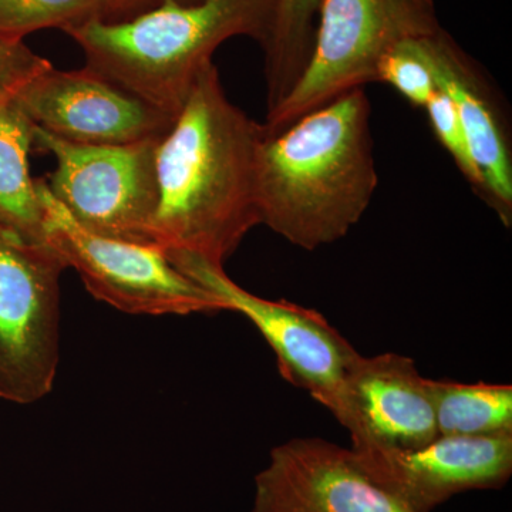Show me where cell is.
Here are the masks:
<instances>
[{
  "label": "cell",
  "mask_w": 512,
  "mask_h": 512,
  "mask_svg": "<svg viewBox=\"0 0 512 512\" xmlns=\"http://www.w3.org/2000/svg\"><path fill=\"white\" fill-rule=\"evenodd\" d=\"M261 136V123L228 99L217 66H205L157 143L151 235L158 247L224 266L261 225L255 183Z\"/></svg>",
  "instance_id": "6da1fadb"
},
{
  "label": "cell",
  "mask_w": 512,
  "mask_h": 512,
  "mask_svg": "<svg viewBox=\"0 0 512 512\" xmlns=\"http://www.w3.org/2000/svg\"><path fill=\"white\" fill-rule=\"evenodd\" d=\"M255 183L261 225L295 247L315 251L345 238L379 185L365 89L342 94L279 133L262 131Z\"/></svg>",
  "instance_id": "7a4b0ae2"
},
{
  "label": "cell",
  "mask_w": 512,
  "mask_h": 512,
  "mask_svg": "<svg viewBox=\"0 0 512 512\" xmlns=\"http://www.w3.org/2000/svg\"><path fill=\"white\" fill-rule=\"evenodd\" d=\"M275 0H161L124 20H93L66 32L86 64L121 89L177 117L215 50L235 36L262 47L274 22Z\"/></svg>",
  "instance_id": "3957f363"
},
{
  "label": "cell",
  "mask_w": 512,
  "mask_h": 512,
  "mask_svg": "<svg viewBox=\"0 0 512 512\" xmlns=\"http://www.w3.org/2000/svg\"><path fill=\"white\" fill-rule=\"evenodd\" d=\"M440 28L436 0H322L308 66L266 113L262 131L279 133L342 94L365 89L394 47Z\"/></svg>",
  "instance_id": "277c9868"
},
{
  "label": "cell",
  "mask_w": 512,
  "mask_h": 512,
  "mask_svg": "<svg viewBox=\"0 0 512 512\" xmlns=\"http://www.w3.org/2000/svg\"><path fill=\"white\" fill-rule=\"evenodd\" d=\"M45 215V239L73 268L87 291L131 315H191L224 311L221 302L183 274L156 244L93 234L70 217L46 180H36Z\"/></svg>",
  "instance_id": "5b68a950"
},
{
  "label": "cell",
  "mask_w": 512,
  "mask_h": 512,
  "mask_svg": "<svg viewBox=\"0 0 512 512\" xmlns=\"http://www.w3.org/2000/svg\"><path fill=\"white\" fill-rule=\"evenodd\" d=\"M49 245L0 225V400L30 404L53 389L60 357V276Z\"/></svg>",
  "instance_id": "8992f818"
},
{
  "label": "cell",
  "mask_w": 512,
  "mask_h": 512,
  "mask_svg": "<svg viewBox=\"0 0 512 512\" xmlns=\"http://www.w3.org/2000/svg\"><path fill=\"white\" fill-rule=\"evenodd\" d=\"M157 143L83 146L37 127L33 138V147L55 157L47 187L80 227L140 244H156L151 227L158 202Z\"/></svg>",
  "instance_id": "52a82bcc"
},
{
  "label": "cell",
  "mask_w": 512,
  "mask_h": 512,
  "mask_svg": "<svg viewBox=\"0 0 512 512\" xmlns=\"http://www.w3.org/2000/svg\"><path fill=\"white\" fill-rule=\"evenodd\" d=\"M183 274L251 320L274 350L282 377L335 414L343 380L359 353L325 316L288 301H269L235 284L224 266L187 252H167Z\"/></svg>",
  "instance_id": "ba28073f"
},
{
  "label": "cell",
  "mask_w": 512,
  "mask_h": 512,
  "mask_svg": "<svg viewBox=\"0 0 512 512\" xmlns=\"http://www.w3.org/2000/svg\"><path fill=\"white\" fill-rule=\"evenodd\" d=\"M13 101L35 127L83 146L160 140L175 120L86 66L70 72L52 66Z\"/></svg>",
  "instance_id": "9c48e42d"
},
{
  "label": "cell",
  "mask_w": 512,
  "mask_h": 512,
  "mask_svg": "<svg viewBox=\"0 0 512 512\" xmlns=\"http://www.w3.org/2000/svg\"><path fill=\"white\" fill-rule=\"evenodd\" d=\"M352 451L363 470L413 512H431L466 491L498 490L512 474V434L437 436L409 450Z\"/></svg>",
  "instance_id": "30bf717a"
},
{
  "label": "cell",
  "mask_w": 512,
  "mask_h": 512,
  "mask_svg": "<svg viewBox=\"0 0 512 512\" xmlns=\"http://www.w3.org/2000/svg\"><path fill=\"white\" fill-rule=\"evenodd\" d=\"M251 512H413L363 470L352 448L293 439L255 477Z\"/></svg>",
  "instance_id": "8fae6325"
},
{
  "label": "cell",
  "mask_w": 512,
  "mask_h": 512,
  "mask_svg": "<svg viewBox=\"0 0 512 512\" xmlns=\"http://www.w3.org/2000/svg\"><path fill=\"white\" fill-rule=\"evenodd\" d=\"M335 419L352 447L409 450L439 436L427 377L410 357L357 355L342 384Z\"/></svg>",
  "instance_id": "7c38bea8"
},
{
  "label": "cell",
  "mask_w": 512,
  "mask_h": 512,
  "mask_svg": "<svg viewBox=\"0 0 512 512\" xmlns=\"http://www.w3.org/2000/svg\"><path fill=\"white\" fill-rule=\"evenodd\" d=\"M409 43L456 107L484 178L485 204L511 228V126L504 101L483 67L443 28Z\"/></svg>",
  "instance_id": "4fadbf2b"
},
{
  "label": "cell",
  "mask_w": 512,
  "mask_h": 512,
  "mask_svg": "<svg viewBox=\"0 0 512 512\" xmlns=\"http://www.w3.org/2000/svg\"><path fill=\"white\" fill-rule=\"evenodd\" d=\"M35 124L15 101L0 107V225L29 244L46 245L45 215L30 175Z\"/></svg>",
  "instance_id": "5bb4252c"
},
{
  "label": "cell",
  "mask_w": 512,
  "mask_h": 512,
  "mask_svg": "<svg viewBox=\"0 0 512 512\" xmlns=\"http://www.w3.org/2000/svg\"><path fill=\"white\" fill-rule=\"evenodd\" d=\"M439 436L512 434V386L427 379Z\"/></svg>",
  "instance_id": "9a60e30c"
},
{
  "label": "cell",
  "mask_w": 512,
  "mask_h": 512,
  "mask_svg": "<svg viewBox=\"0 0 512 512\" xmlns=\"http://www.w3.org/2000/svg\"><path fill=\"white\" fill-rule=\"evenodd\" d=\"M320 2L275 0L271 35L262 47L268 111L274 110L291 93L308 66Z\"/></svg>",
  "instance_id": "2e32d148"
},
{
  "label": "cell",
  "mask_w": 512,
  "mask_h": 512,
  "mask_svg": "<svg viewBox=\"0 0 512 512\" xmlns=\"http://www.w3.org/2000/svg\"><path fill=\"white\" fill-rule=\"evenodd\" d=\"M93 20H117L111 0H0V39L52 28L66 33Z\"/></svg>",
  "instance_id": "e0dca14e"
},
{
  "label": "cell",
  "mask_w": 512,
  "mask_h": 512,
  "mask_svg": "<svg viewBox=\"0 0 512 512\" xmlns=\"http://www.w3.org/2000/svg\"><path fill=\"white\" fill-rule=\"evenodd\" d=\"M429 117L431 130L441 146L446 148L448 154L453 158L460 173L464 175L467 183L471 185L474 192L484 201L485 184L480 168L474 160L473 151L460 117H458L453 101L443 90L431 97L427 106L424 107Z\"/></svg>",
  "instance_id": "ac0fdd59"
},
{
  "label": "cell",
  "mask_w": 512,
  "mask_h": 512,
  "mask_svg": "<svg viewBox=\"0 0 512 512\" xmlns=\"http://www.w3.org/2000/svg\"><path fill=\"white\" fill-rule=\"evenodd\" d=\"M377 82L389 84L414 107L424 109L439 92L430 67L410 46L409 40L394 47L377 67Z\"/></svg>",
  "instance_id": "d6986e66"
},
{
  "label": "cell",
  "mask_w": 512,
  "mask_h": 512,
  "mask_svg": "<svg viewBox=\"0 0 512 512\" xmlns=\"http://www.w3.org/2000/svg\"><path fill=\"white\" fill-rule=\"evenodd\" d=\"M52 66L23 40L0 39V107L12 103L30 80Z\"/></svg>",
  "instance_id": "ffe728a7"
},
{
  "label": "cell",
  "mask_w": 512,
  "mask_h": 512,
  "mask_svg": "<svg viewBox=\"0 0 512 512\" xmlns=\"http://www.w3.org/2000/svg\"><path fill=\"white\" fill-rule=\"evenodd\" d=\"M160 2L161 0H111L116 9L117 20L133 18L146 10L156 8Z\"/></svg>",
  "instance_id": "44dd1931"
},
{
  "label": "cell",
  "mask_w": 512,
  "mask_h": 512,
  "mask_svg": "<svg viewBox=\"0 0 512 512\" xmlns=\"http://www.w3.org/2000/svg\"><path fill=\"white\" fill-rule=\"evenodd\" d=\"M177 2L185 3V5H187V3H195L198 2V0H177Z\"/></svg>",
  "instance_id": "7402d4cb"
}]
</instances>
